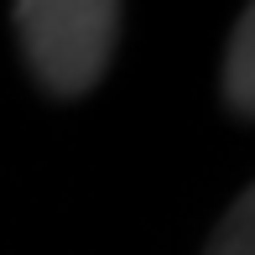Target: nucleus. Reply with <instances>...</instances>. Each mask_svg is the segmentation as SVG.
Wrapping results in <instances>:
<instances>
[{
    "label": "nucleus",
    "mask_w": 255,
    "mask_h": 255,
    "mask_svg": "<svg viewBox=\"0 0 255 255\" xmlns=\"http://www.w3.org/2000/svg\"><path fill=\"white\" fill-rule=\"evenodd\" d=\"M10 21L37 84L57 99L89 94L120 42V5L110 0H21Z\"/></svg>",
    "instance_id": "1"
},
{
    "label": "nucleus",
    "mask_w": 255,
    "mask_h": 255,
    "mask_svg": "<svg viewBox=\"0 0 255 255\" xmlns=\"http://www.w3.org/2000/svg\"><path fill=\"white\" fill-rule=\"evenodd\" d=\"M224 99L235 115L255 120V5H245V16L235 21V37L224 52Z\"/></svg>",
    "instance_id": "2"
},
{
    "label": "nucleus",
    "mask_w": 255,
    "mask_h": 255,
    "mask_svg": "<svg viewBox=\"0 0 255 255\" xmlns=\"http://www.w3.org/2000/svg\"><path fill=\"white\" fill-rule=\"evenodd\" d=\"M203 255H255V182L229 203V214L219 219V229L208 235Z\"/></svg>",
    "instance_id": "3"
}]
</instances>
